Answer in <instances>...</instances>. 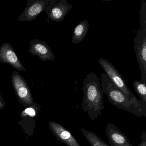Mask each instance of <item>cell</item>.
Here are the masks:
<instances>
[{
  "label": "cell",
  "instance_id": "obj_12",
  "mask_svg": "<svg viewBox=\"0 0 146 146\" xmlns=\"http://www.w3.org/2000/svg\"><path fill=\"white\" fill-rule=\"evenodd\" d=\"M89 25L86 19L79 23L75 27L73 31L72 42L77 45L82 41L88 31Z\"/></svg>",
  "mask_w": 146,
  "mask_h": 146
},
{
  "label": "cell",
  "instance_id": "obj_5",
  "mask_svg": "<svg viewBox=\"0 0 146 146\" xmlns=\"http://www.w3.org/2000/svg\"><path fill=\"white\" fill-rule=\"evenodd\" d=\"M98 63L116 87L128 97L131 99L136 97L128 88L122 75L109 61L104 58H100Z\"/></svg>",
  "mask_w": 146,
  "mask_h": 146
},
{
  "label": "cell",
  "instance_id": "obj_16",
  "mask_svg": "<svg viewBox=\"0 0 146 146\" xmlns=\"http://www.w3.org/2000/svg\"><path fill=\"white\" fill-rule=\"evenodd\" d=\"M141 138V141L137 146H146V132L145 131H143Z\"/></svg>",
  "mask_w": 146,
  "mask_h": 146
},
{
  "label": "cell",
  "instance_id": "obj_8",
  "mask_svg": "<svg viewBox=\"0 0 146 146\" xmlns=\"http://www.w3.org/2000/svg\"><path fill=\"white\" fill-rule=\"evenodd\" d=\"M0 61L3 64H9L18 70L26 71L10 43H4L0 47Z\"/></svg>",
  "mask_w": 146,
  "mask_h": 146
},
{
  "label": "cell",
  "instance_id": "obj_17",
  "mask_svg": "<svg viewBox=\"0 0 146 146\" xmlns=\"http://www.w3.org/2000/svg\"><path fill=\"white\" fill-rule=\"evenodd\" d=\"M5 106V102L4 98L0 94V109H4Z\"/></svg>",
  "mask_w": 146,
  "mask_h": 146
},
{
  "label": "cell",
  "instance_id": "obj_9",
  "mask_svg": "<svg viewBox=\"0 0 146 146\" xmlns=\"http://www.w3.org/2000/svg\"><path fill=\"white\" fill-rule=\"evenodd\" d=\"M49 129L58 140L68 146H81L74 136L63 125L50 121Z\"/></svg>",
  "mask_w": 146,
  "mask_h": 146
},
{
  "label": "cell",
  "instance_id": "obj_7",
  "mask_svg": "<svg viewBox=\"0 0 146 146\" xmlns=\"http://www.w3.org/2000/svg\"><path fill=\"white\" fill-rule=\"evenodd\" d=\"M51 0H28L23 12L19 17L21 22H30L35 19L45 12Z\"/></svg>",
  "mask_w": 146,
  "mask_h": 146
},
{
  "label": "cell",
  "instance_id": "obj_3",
  "mask_svg": "<svg viewBox=\"0 0 146 146\" xmlns=\"http://www.w3.org/2000/svg\"><path fill=\"white\" fill-rule=\"evenodd\" d=\"M140 23L141 27L133 42L136 60L141 72V81L146 83V2L144 0L141 4Z\"/></svg>",
  "mask_w": 146,
  "mask_h": 146
},
{
  "label": "cell",
  "instance_id": "obj_1",
  "mask_svg": "<svg viewBox=\"0 0 146 146\" xmlns=\"http://www.w3.org/2000/svg\"><path fill=\"white\" fill-rule=\"evenodd\" d=\"M101 78L103 94L107 96L111 104L137 117H146V104L137 97L131 99L126 96L113 84L106 73L101 74Z\"/></svg>",
  "mask_w": 146,
  "mask_h": 146
},
{
  "label": "cell",
  "instance_id": "obj_14",
  "mask_svg": "<svg viewBox=\"0 0 146 146\" xmlns=\"http://www.w3.org/2000/svg\"><path fill=\"white\" fill-rule=\"evenodd\" d=\"M133 86L141 101L146 104V83L135 80L133 82Z\"/></svg>",
  "mask_w": 146,
  "mask_h": 146
},
{
  "label": "cell",
  "instance_id": "obj_15",
  "mask_svg": "<svg viewBox=\"0 0 146 146\" xmlns=\"http://www.w3.org/2000/svg\"><path fill=\"white\" fill-rule=\"evenodd\" d=\"M35 106L36 104H34L31 106L27 108L22 113V116H29L32 117H35L37 111L36 108H35Z\"/></svg>",
  "mask_w": 146,
  "mask_h": 146
},
{
  "label": "cell",
  "instance_id": "obj_13",
  "mask_svg": "<svg viewBox=\"0 0 146 146\" xmlns=\"http://www.w3.org/2000/svg\"><path fill=\"white\" fill-rule=\"evenodd\" d=\"M81 131L84 137L91 146H111L108 145L94 132L86 130L82 128H81Z\"/></svg>",
  "mask_w": 146,
  "mask_h": 146
},
{
  "label": "cell",
  "instance_id": "obj_2",
  "mask_svg": "<svg viewBox=\"0 0 146 146\" xmlns=\"http://www.w3.org/2000/svg\"><path fill=\"white\" fill-rule=\"evenodd\" d=\"M100 81V78L93 72L84 79L82 87L84 96L82 109L87 113L90 119L93 121L102 115L101 111L104 109L103 92Z\"/></svg>",
  "mask_w": 146,
  "mask_h": 146
},
{
  "label": "cell",
  "instance_id": "obj_4",
  "mask_svg": "<svg viewBox=\"0 0 146 146\" xmlns=\"http://www.w3.org/2000/svg\"><path fill=\"white\" fill-rule=\"evenodd\" d=\"M11 82L18 100L25 107H29L35 104L31 91L25 78L14 71L12 75Z\"/></svg>",
  "mask_w": 146,
  "mask_h": 146
},
{
  "label": "cell",
  "instance_id": "obj_6",
  "mask_svg": "<svg viewBox=\"0 0 146 146\" xmlns=\"http://www.w3.org/2000/svg\"><path fill=\"white\" fill-rule=\"evenodd\" d=\"M72 7L66 0H51L45 11L48 23L49 19L55 22L63 21Z\"/></svg>",
  "mask_w": 146,
  "mask_h": 146
},
{
  "label": "cell",
  "instance_id": "obj_10",
  "mask_svg": "<svg viewBox=\"0 0 146 146\" xmlns=\"http://www.w3.org/2000/svg\"><path fill=\"white\" fill-rule=\"evenodd\" d=\"M30 47L28 50L32 55L38 56L42 61L54 60L55 55L46 41L34 40L30 42Z\"/></svg>",
  "mask_w": 146,
  "mask_h": 146
},
{
  "label": "cell",
  "instance_id": "obj_11",
  "mask_svg": "<svg viewBox=\"0 0 146 146\" xmlns=\"http://www.w3.org/2000/svg\"><path fill=\"white\" fill-rule=\"evenodd\" d=\"M106 134L111 146H133L126 135L113 124L108 123Z\"/></svg>",
  "mask_w": 146,
  "mask_h": 146
}]
</instances>
